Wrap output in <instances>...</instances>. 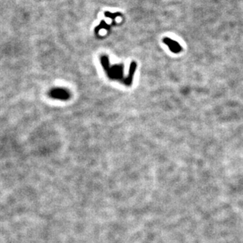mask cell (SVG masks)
<instances>
[{
  "instance_id": "2",
  "label": "cell",
  "mask_w": 243,
  "mask_h": 243,
  "mask_svg": "<svg viewBox=\"0 0 243 243\" xmlns=\"http://www.w3.org/2000/svg\"><path fill=\"white\" fill-rule=\"evenodd\" d=\"M164 44H168L169 46L170 50L171 52H173L174 53H179L182 51V47H181L180 44L179 43H177L176 41L173 40H171L169 38H164L163 40Z\"/></svg>"
},
{
  "instance_id": "3",
  "label": "cell",
  "mask_w": 243,
  "mask_h": 243,
  "mask_svg": "<svg viewBox=\"0 0 243 243\" xmlns=\"http://www.w3.org/2000/svg\"><path fill=\"white\" fill-rule=\"evenodd\" d=\"M105 15H106L107 17H111V18H114L115 17L120 15V14H112L107 13V12H106V13H105Z\"/></svg>"
},
{
  "instance_id": "1",
  "label": "cell",
  "mask_w": 243,
  "mask_h": 243,
  "mask_svg": "<svg viewBox=\"0 0 243 243\" xmlns=\"http://www.w3.org/2000/svg\"><path fill=\"white\" fill-rule=\"evenodd\" d=\"M49 96L53 99H59V100H66L70 98V93L66 89L57 88L50 91Z\"/></svg>"
}]
</instances>
